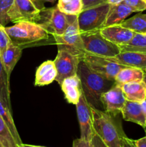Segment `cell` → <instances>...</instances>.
Listing matches in <instances>:
<instances>
[{"label":"cell","mask_w":146,"mask_h":147,"mask_svg":"<svg viewBox=\"0 0 146 147\" xmlns=\"http://www.w3.org/2000/svg\"><path fill=\"white\" fill-rule=\"evenodd\" d=\"M77 75L81 80L83 93L87 102L97 109L102 106L100 97L104 92L111 88L115 81L110 80L90 70L81 60L79 65Z\"/></svg>","instance_id":"1"},{"label":"cell","mask_w":146,"mask_h":147,"mask_svg":"<svg viewBox=\"0 0 146 147\" xmlns=\"http://www.w3.org/2000/svg\"><path fill=\"white\" fill-rule=\"evenodd\" d=\"M5 30L13 44L24 48L49 40L50 32L42 24L31 22H21Z\"/></svg>","instance_id":"2"},{"label":"cell","mask_w":146,"mask_h":147,"mask_svg":"<svg viewBox=\"0 0 146 147\" xmlns=\"http://www.w3.org/2000/svg\"><path fill=\"white\" fill-rule=\"evenodd\" d=\"M94 131L102 139L107 147H122L121 140L125 133L115 123L110 113L90 105Z\"/></svg>","instance_id":"3"},{"label":"cell","mask_w":146,"mask_h":147,"mask_svg":"<svg viewBox=\"0 0 146 147\" xmlns=\"http://www.w3.org/2000/svg\"><path fill=\"white\" fill-rule=\"evenodd\" d=\"M83 47L85 52L103 57H111L120 53L118 45L103 37L100 30L81 33Z\"/></svg>","instance_id":"4"},{"label":"cell","mask_w":146,"mask_h":147,"mask_svg":"<svg viewBox=\"0 0 146 147\" xmlns=\"http://www.w3.org/2000/svg\"><path fill=\"white\" fill-rule=\"evenodd\" d=\"M58 49H66L83 55L84 53L77 16L68 15V25L61 35L53 36Z\"/></svg>","instance_id":"5"},{"label":"cell","mask_w":146,"mask_h":147,"mask_svg":"<svg viewBox=\"0 0 146 147\" xmlns=\"http://www.w3.org/2000/svg\"><path fill=\"white\" fill-rule=\"evenodd\" d=\"M110 4L107 2L86 9L79 15L78 24L81 33L100 30L104 27Z\"/></svg>","instance_id":"6"},{"label":"cell","mask_w":146,"mask_h":147,"mask_svg":"<svg viewBox=\"0 0 146 147\" xmlns=\"http://www.w3.org/2000/svg\"><path fill=\"white\" fill-rule=\"evenodd\" d=\"M82 56L66 49H58L54 63L57 73L55 80L60 86L64 78L77 74Z\"/></svg>","instance_id":"7"},{"label":"cell","mask_w":146,"mask_h":147,"mask_svg":"<svg viewBox=\"0 0 146 147\" xmlns=\"http://www.w3.org/2000/svg\"><path fill=\"white\" fill-rule=\"evenodd\" d=\"M42 11L31 0H14L8 17L9 21L14 24L21 22L40 23Z\"/></svg>","instance_id":"8"},{"label":"cell","mask_w":146,"mask_h":147,"mask_svg":"<svg viewBox=\"0 0 146 147\" xmlns=\"http://www.w3.org/2000/svg\"><path fill=\"white\" fill-rule=\"evenodd\" d=\"M82 61L90 70L113 81H115L119 71L125 67L110 61L105 57L95 55L85 51L83 54Z\"/></svg>","instance_id":"9"},{"label":"cell","mask_w":146,"mask_h":147,"mask_svg":"<svg viewBox=\"0 0 146 147\" xmlns=\"http://www.w3.org/2000/svg\"><path fill=\"white\" fill-rule=\"evenodd\" d=\"M42 24L52 36L61 35L68 25V15L59 9L55 6L45 8L41 12Z\"/></svg>","instance_id":"10"},{"label":"cell","mask_w":146,"mask_h":147,"mask_svg":"<svg viewBox=\"0 0 146 147\" xmlns=\"http://www.w3.org/2000/svg\"><path fill=\"white\" fill-rule=\"evenodd\" d=\"M77 106V114L80 127V138L91 141L95 134L93 126V118L91 107L87 102L84 93L80 97Z\"/></svg>","instance_id":"11"},{"label":"cell","mask_w":146,"mask_h":147,"mask_svg":"<svg viewBox=\"0 0 146 147\" xmlns=\"http://www.w3.org/2000/svg\"><path fill=\"white\" fill-rule=\"evenodd\" d=\"M100 102L104 111L116 116L122 113L126 99L121 87L115 83L111 88L102 94Z\"/></svg>","instance_id":"12"},{"label":"cell","mask_w":146,"mask_h":147,"mask_svg":"<svg viewBox=\"0 0 146 147\" xmlns=\"http://www.w3.org/2000/svg\"><path fill=\"white\" fill-rule=\"evenodd\" d=\"M100 31L103 37L118 46L129 42L135 33L120 24L102 27Z\"/></svg>","instance_id":"13"},{"label":"cell","mask_w":146,"mask_h":147,"mask_svg":"<svg viewBox=\"0 0 146 147\" xmlns=\"http://www.w3.org/2000/svg\"><path fill=\"white\" fill-rule=\"evenodd\" d=\"M67 101L71 104L77 105L82 95V86L78 75L66 78L60 85Z\"/></svg>","instance_id":"14"},{"label":"cell","mask_w":146,"mask_h":147,"mask_svg":"<svg viewBox=\"0 0 146 147\" xmlns=\"http://www.w3.org/2000/svg\"><path fill=\"white\" fill-rule=\"evenodd\" d=\"M105 58L125 67H137L143 70L146 68V53L124 51L114 57Z\"/></svg>","instance_id":"15"},{"label":"cell","mask_w":146,"mask_h":147,"mask_svg":"<svg viewBox=\"0 0 146 147\" xmlns=\"http://www.w3.org/2000/svg\"><path fill=\"white\" fill-rule=\"evenodd\" d=\"M57 73L53 60H47L40 65L35 74L36 86H44L50 84L56 80Z\"/></svg>","instance_id":"16"},{"label":"cell","mask_w":146,"mask_h":147,"mask_svg":"<svg viewBox=\"0 0 146 147\" xmlns=\"http://www.w3.org/2000/svg\"><path fill=\"white\" fill-rule=\"evenodd\" d=\"M121 114L124 120L137 123L145 129H146L145 118L140 103L126 100Z\"/></svg>","instance_id":"17"},{"label":"cell","mask_w":146,"mask_h":147,"mask_svg":"<svg viewBox=\"0 0 146 147\" xmlns=\"http://www.w3.org/2000/svg\"><path fill=\"white\" fill-rule=\"evenodd\" d=\"M126 100L142 103L146 100V86L144 80L130 82L120 86Z\"/></svg>","instance_id":"18"},{"label":"cell","mask_w":146,"mask_h":147,"mask_svg":"<svg viewBox=\"0 0 146 147\" xmlns=\"http://www.w3.org/2000/svg\"><path fill=\"white\" fill-rule=\"evenodd\" d=\"M22 50L21 47L10 43L8 47L1 53V60L3 66L7 72V75L10 77L12 70L17 65V62L21 58L22 55Z\"/></svg>","instance_id":"19"},{"label":"cell","mask_w":146,"mask_h":147,"mask_svg":"<svg viewBox=\"0 0 146 147\" xmlns=\"http://www.w3.org/2000/svg\"><path fill=\"white\" fill-rule=\"evenodd\" d=\"M133 12V10L123 2L113 5L110 4V9L104 24V27L120 24Z\"/></svg>","instance_id":"20"},{"label":"cell","mask_w":146,"mask_h":147,"mask_svg":"<svg viewBox=\"0 0 146 147\" xmlns=\"http://www.w3.org/2000/svg\"><path fill=\"white\" fill-rule=\"evenodd\" d=\"M145 71L143 69L133 67H124L119 71L115 79V83L122 86L130 82L144 80Z\"/></svg>","instance_id":"21"},{"label":"cell","mask_w":146,"mask_h":147,"mask_svg":"<svg viewBox=\"0 0 146 147\" xmlns=\"http://www.w3.org/2000/svg\"><path fill=\"white\" fill-rule=\"evenodd\" d=\"M10 77L7 75L0 57V99L11 111V98H10Z\"/></svg>","instance_id":"22"},{"label":"cell","mask_w":146,"mask_h":147,"mask_svg":"<svg viewBox=\"0 0 146 147\" xmlns=\"http://www.w3.org/2000/svg\"><path fill=\"white\" fill-rule=\"evenodd\" d=\"M119 47L121 52L129 51L146 53V34L135 32L129 42L119 45Z\"/></svg>","instance_id":"23"},{"label":"cell","mask_w":146,"mask_h":147,"mask_svg":"<svg viewBox=\"0 0 146 147\" xmlns=\"http://www.w3.org/2000/svg\"><path fill=\"white\" fill-rule=\"evenodd\" d=\"M120 25L137 33L146 32V14H137L120 23Z\"/></svg>","instance_id":"24"},{"label":"cell","mask_w":146,"mask_h":147,"mask_svg":"<svg viewBox=\"0 0 146 147\" xmlns=\"http://www.w3.org/2000/svg\"><path fill=\"white\" fill-rule=\"evenodd\" d=\"M59 9L67 15H79L83 11L82 0H58Z\"/></svg>","instance_id":"25"},{"label":"cell","mask_w":146,"mask_h":147,"mask_svg":"<svg viewBox=\"0 0 146 147\" xmlns=\"http://www.w3.org/2000/svg\"><path fill=\"white\" fill-rule=\"evenodd\" d=\"M0 116L4 119L8 127L9 128L13 136L14 137L19 146L21 145L22 144V142H21V139L20 138L19 134L15 123H14V119H13L12 115H11V111L8 108L6 107L5 105L1 100V99H0Z\"/></svg>","instance_id":"26"},{"label":"cell","mask_w":146,"mask_h":147,"mask_svg":"<svg viewBox=\"0 0 146 147\" xmlns=\"http://www.w3.org/2000/svg\"><path fill=\"white\" fill-rule=\"evenodd\" d=\"M0 139L4 147H19L9 128L0 116Z\"/></svg>","instance_id":"27"},{"label":"cell","mask_w":146,"mask_h":147,"mask_svg":"<svg viewBox=\"0 0 146 147\" xmlns=\"http://www.w3.org/2000/svg\"><path fill=\"white\" fill-rule=\"evenodd\" d=\"M14 0H0V24L6 27L10 22L8 11L12 6Z\"/></svg>","instance_id":"28"},{"label":"cell","mask_w":146,"mask_h":147,"mask_svg":"<svg viewBox=\"0 0 146 147\" xmlns=\"http://www.w3.org/2000/svg\"><path fill=\"white\" fill-rule=\"evenodd\" d=\"M123 3L128 6L133 12L146 10V3L143 0H124Z\"/></svg>","instance_id":"29"},{"label":"cell","mask_w":146,"mask_h":147,"mask_svg":"<svg viewBox=\"0 0 146 147\" xmlns=\"http://www.w3.org/2000/svg\"><path fill=\"white\" fill-rule=\"evenodd\" d=\"M11 42L8 34L5 30V27L0 24V49L1 53L8 47L9 45Z\"/></svg>","instance_id":"30"},{"label":"cell","mask_w":146,"mask_h":147,"mask_svg":"<svg viewBox=\"0 0 146 147\" xmlns=\"http://www.w3.org/2000/svg\"><path fill=\"white\" fill-rule=\"evenodd\" d=\"M83 2V10L90 7H95L99 4H103L104 2H107V0H82Z\"/></svg>","instance_id":"31"},{"label":"cell","mask_w":146,"mask_h":147,"mask_svg":"<svg viewBox=\"0 0 146 147\" xmlns=\"http://www.w3.org/2000/svg\"><path fill=\"white\" fill-rule=\"evenodd\" d=\"M72 147H92V146L91 141H87L80 138L73 141Z\"/></svg>","instance_id":"32"},{"label":"cell","mask_w":146,"mask_h":147,"mask_svg":"<svg viewBox=\"0 0 146 147\" xmlns=\"http://www.w3.org/2000/svg\"><path fill=\"white\" fill-rule=\"evenodd\" d=\"M91 143L92 147H107V145L102 141V139L96 133L94 134L92 139Z\"/></svg>","instance_id":"33"},{"label":"cell","mask_w":146,"mask_h":147,"mask_svg":"<svg viewBox=\"0 0 146 147\" xmlns=\"http://www.w3.org/2000/svg\"><path fill=\"white\" fill-rule=\"evenodd\" d=\"M121 144L122 147H135V145L134 143V140L129 139V138H127L125 135L123 136V138H122Z\"/></svg>","instance_id":"34"},{"label":"cell","mask_w":146,"mask_h":147,"mask_svg":"<svg viewBox=\"0 0 146 147\" xmlns=\"http://www.w3.org/2000/svg\"><path fill=\"white\" fill-rule=\"evenodd\" d=\"M55 1L56 0H31V1H32V2L41 10L44 9L46 8V7H44V3L54 2V1Z\"/></svg>","instance_id":"35"},{"label":"cell","mask_w":146,"mask_h":147,"mask_svg":"<svg viewBox=\"0 0 146 147\" xmlns=\"http://www.w3.org/2000/svg\"><path fill=\"white\" fill-rule=\"evenodd\" d=\"M135 147H146V136L137 140H134Z\"/></svg>","instance_id":"36"},{"label":"cell","mask_w":146,"mask_h":147,"mask_svg":"<svg viewBox=\"0 0 146 147\" xmlns=\"http://www.w3.org/2000/svg\"><path fill=\"white\" fill-rule=\"evenodd\" d=\"M124 0H107V3L111 5H113V4H120V3L123 2Z\"/></svg>","instance_id":"37"},{"label":"cell","mask_w":146,"mask_h":147,"mask_svg":"<svg viewBox=\"0 0 146 147\" xmlns=\"http://www.w3.org/2000/svg\"><path fill=\"white\" fill-rule=\"evenodd\" d=\"M140 104H141L143 114H144L145 118V121H146V100H145L144 101H143L142 103H140Z\"/></svg>","instance_id":"38"},{"label":"cell","mask_w":146,"mask_h":147,"mask_svg":"<svg viewBox=\"0 0 146 147\" xmlns=\"http://www.w3.org/2000/svg\"><path fill=\"white\" fill-rule=\"evenodd\" d=\"M19 147H44V146H35V145H30V144H21L19 145Z\"/></svg>","instance_id":"39"},{"label":"cell","mask_w":146,"mask_h":147,"mask_svg":"<svg viewBox=\"0 0 146 147\" xmlns=\"http://www.w3.org/2000/svg\"><path fill=\"white\" fill-rule=\"evenodd\" d=\"M144 82L145 83V86H146V73H145V77H144Z\"/></svg>","instance_id":"40"},{"label":"cell","mask_w":146,"mask_h":147,"mask_svg":"<svg viewBox=\"0 0 146 147\" xmlns=\"http://www.w3.org/2000/svg\"><path fill=\"white\" fill-rule=\"evenodd\" d=\"M0 147H4V145H3L2 142H1V139H0Z\"/></svg>","instance_id":"41"},{"label":"cell","mask_w":146,"mask_h":147,"mask_svg":"<svg viewBox=\"0 0 146 147\" xmlns=\"http://www.w3.org/2000/svg\"><path fill=\"white\" fill-rule=\"evenodd\" d=\"M1 49H0V57H1Z\"/></svg>","instance_id":"42"},{"label":"cell","mask_w":146,"mask_h":147,"mask_svg":"<svg viewBox=\"0 0 146 147\" xmlns=\"http://www.w3.org/2000/svg\"><path fill=\"white\" fill-rule=\"evenodd\" d=\"M144 71L145 72V73H146V68H145V69H144Z\"/></svg>","instance_id":"43"},{"label":"cell","mask_w":146,"mask_h":147,"mask_svg":"<svg viewBox=\"0 0 146 147\" xmlns=\"http://www.w3.org/2000/svg\"><path fill=\"white\" fill-rule=\"evenodd\" d=\"M143 1H145V3H146V0H143Z\"/></svg>","instance_id":"44"},{"label":"cell","mask_w":146,"mask_h":147,"mask_svg":"<svg viewBox=\"0 0 146 147\" xmlns=\"http://www.w3.org/2000/svg\"><path fill=\"white\" fill-rule=\"evenodd\" d=\"M145 34H146V32H145Z\"/></svg>","instance_id":"45"}]
</instances>
